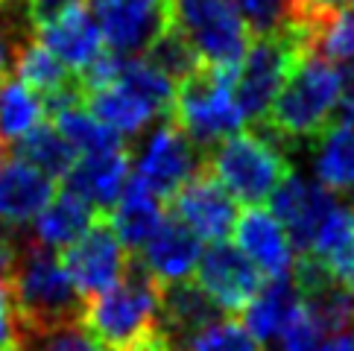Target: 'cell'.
Instances as JSON below:
<instances>
[{
  "label": "cell",
  "instance_id": "f35d334b",
  "mask_svg": "<svg viewBox=\"0 0 354 351\" xmlns=\"http://www.w3.org/2000/svg\"><path fill=\"white\" fill-rule=\"evenodd\" d=\"M141 351H176V348L167 343V336H164V334H158L156 340H153V343H147Z\"/></svg>",
  "mask_w": 354,
  "mask_h": 351
},
{
  "label": "cell",
  "instance_id": "6da1fadb",
  "mask_svg": "<svg viewBox=\"0 0 354 351\" xmlns=\"http://www.w3.org/2000/svg\"><path fill=\"white\" fill-rule=\"evenodd\" d=\"M6 284L18 334H44L68 325H82V293L73 287L59 255L32 240L27 229L18 231V252Z\"/></svg>",
  "mask_w": 354,
  "mask_h": 351
},
{
  "label": "cell",
  "instance_id": "2e32d148",
  "mask_svg": "<svg viewBox=\"0 0 354 351\" xmlns=\"http://www.w3.org/2000/svg\"><path fill=\"white\" fill-rule=\"evenodd\" d=\"M56 199V182L21 158H9L0 167V222L12 231H24Z\"/></svg>",
  "mask_w": 354,
  "mask_h": 351
},
{
  "label": "cell",
  "instance_id": "ffe728a7",
  "mask_svg": "<svg viewBox=\"0 0 354 351\" xmlns=\"http://www.w3.org/2000/svg\"><path fill=\"white\" fill-rule=\"evenodd\" d=\"M164 217H167L164 199L149 191V184L141 182L138 176H129L109 222L115 229L118 240L126 246V252H141L149 243V237L158 231Z\"/></svg>",
  "mask_w": 354,
  "mask_h": 351
},
{
  "label": "cell",
  "instance_id": "60d3db41",
  "mask_svg": "<svg viewBox=\"0 0 354 351\" xmlns=\"http://www.w3.org/2000/svg\"><path fill=\"white\" fill-rule=\"evenodd\" d=\"M346 111H348V117L354 120V91H351V97H348V103H346Z\"/></svg>",
  "mask_w": 354,
  "mask_h": 351
},
{
  "label": "cell",
  "instance_id": "d6986e66",
  "mask_svg": "<svg viewBox=\"0 0 354 351\" xmlns=\"http://www.w3.org/2000/svg\"><path fill=\"white\" fill-rule=\"evenodd\" d=\"M35 39L73 73H82L106 50L100 23L94 21L91 12H88V6L73 9L65 18H59L56 23L41 27L35 32Z\"/></svg>",
  "mask_w": 354,
  "mask_h": 351
},
{
  "label": "cell",
  "instance_id": "7c38bea8",
  "mask_svg": "<svg viewBox=\"0 0 354 351\" xmlns=\"http://www.w3.org/2000/svg\"><path fill=\"white\" fill-rule=\"evenodd\" d=\"M167 214L182 220L199 240L220 243L237 225V202L223 191L214 176L202 170L170 196Z\"/></svg>",
  "mask_w": 354,
  "mask_h": 351
},
{
  "label": "cell",
  "instance_id": "4316f807",
  "mask_svg": "<svg viewBox=\"0 0 354 351\" xmlns=\"http://www.w3.org/2000/svg\"><path fill=\"white\" fill-rule=\"evenodd\" d=\"M47 117L44 99L24 85L18 77H9L0 85V144H18Z\"/></svg>",
  "mask_w": 354,
  "mask_h": 351
},
{
  "label": "cell",
  "instance_id": "e0dca14e",
  "mask_svg": "<svg viewBox=\"0 0 354 351\" xmlns=\"http://www.w3.org/2000/svg\"><path fill=\"white\" fill-rule=\"evenodd\" d=\"M199 258H202V240L173 214L164 217L158 231L149 237V243L138 255V260L144 263L147 272L161 287L187 281L196 272Z\"/></svg>",
  "mask_w": 354,
  "mask_h": 351
},
{
  "label": "cell",
  "instance_id": "d590c367",
  "mask_svg": "<svg viewBox=\"0 0 354 351\" xmlns=\"http://www.w3.org/2000/svg\"><path fill=\"white\" fill-rule=\"evenodd\" d=\"M18 340V325H15V310H12V296L9 284L0 275V348H15Z\"/></svg>",
  "mask_w": 354,
  "mask_h": 351
},
{
  "label": "cell",
  "instance_id": "44dd1931",
  "mask_svg": "<svg viewBox=\"0 0 354 351\" xmlns=\"http://www.w3.org/2000/svg\"><path fill=\"white\" fill-rule=\"evenodd\" d=\"M301 255H310L334 284L354 293V208L337 205L316 231L310 249Z\"/></svg>",
  "mask_w": 354,
  "mask_h": 351
},
{
  "label": "cell",
  "instance_id": "8fae6325",
  "mask_svg": "<svg viewBox=\"0 0 354 351\" xmlns=\"http://www.w3.org/2000/svg\"><path fill=\"white\" fill-rule=\"evenodd\" d=\"M196 284L223 313H243L263 287V275L234 243L220 240L202 249Z\"/></svg>",
  "mask_w": 354,
  "mask_h": 351
},
{
  "label": "cell",
  "instance_id": "52a82bcc",
  "mask_svg": "<svg viewBox=\"0 0 354 351\" xmlns=\"http://www.w3.org/2000/svg\"><path fill=\"white\" fill-rule=\"evenodd\" d=\"M305 53L284 32L258 35L249 41L246 56L234 68V99L246 123H263L272 99L284 88L290 70Z\"/></svg>",
  "mask_w": 354,
  "mask_h": 351
},
{
  "label": "cell",
  "instance_id": "5b68a950",
  "mask_svg": "<svg viewBox=\"0 0 354 351\" xmlns=\"http://www.w3.org/2000/svg\"><path fill=\"white\" fill-rule=\"evenodd\" d=\"M170 117L202 153L243 132L246 117L234 99V68L217 70L202 65L194 77L179 82Z\"/></svg>",
  "mask_w": 354,
  "mask_h": 351
},
{
  "label": "cell",
  "instance_id": "7402d4cb",
  "mask_svg": "<svg viewBox=\"0 0 354 351\" xmlns=\"http://www.w3.org/2000/svg\"><path fill=\"white\" fill-rule=\"evenodd\" d=\"M313 173L331 193H354V120L348 115L334 117L316 137Z\"/></svg>",
  "mask_w": 354,
  "mask_h": 351
},
{
  "label": "cell",
  "instance_id": "9a60e30c",
  "mask_svg": "<svg viewBox=\"0 0 354 351\" xmlns=\"http://www.w3.org/2000/svg\"><path fill=\"white\" fill-rule=\"evenodd\" d=\"M234 237H237V249L261 269L263 278H284L293 269L296 260L293 240H290L287 229L278 222L272 211L261 205L246 208L237 217Z\"/></svg>",
  "mask_w": 354,
  "mask_h": 351
},
{
  "label": "cell",
  "instance_id": "603a6c76",
  "mask_svg": "<svg viewBox=\"0 0 354 351\" xmlns=\"http://www.w3.org/2000/svg\"><path fill=\"white\" fill-rule=\"evenodd\" d=\"M301 307V293L290 275L284 278H267L258 296L252 298L243 310L246 331L258 343H275L284 325L293 319V313Z\"/></svg>",
  "mask_w": 354,
  "mask_h": 351
},
{
  "label": "cell",
  "instance_id": "7a4b0ae2",
  "mask_svg": "<svg viewBox=\"0 0 354 351\" xmlns=\"http://www.w3.org/2000/svg\"><path fill=\"white\" fill-rule=\"evenodd\" d=\"M158 310L161 284L147 272L138 255H129L123 278L85 302L82 331L103 351H141L161 334Z\"/></svg>",
  "mask_w": 354,
  "mask_h": 351
},
{
  "label": "cell",
  "instance_id": "e575fe53",
  "mask_svg": "<svg viewBox=\"0 0 354 351\" xmlns=\"http://www.w3.org/2000/svg\"><path fill=\"white\" fill-rule=\"evenodd\" d=\"M24 6H27L32 30L39 32L41 27H50V23H56L59 18H65L68 12L85 6V0H24Z\"/></svg>",
  "mask_w": 354,
  "mask_h": 351
},
{
  "label": "cell",
  "instance_id": "d6a6232c",
  "mask_svg": "<svg viewBox=\"0 0 354 351\" xmlns=\"http://www.w3.org/2000/svg\"><path fill=\"white\" fill-rule=\"evenodd\" d=\"M12 351H103L91 336L82 331V325L44 331V334H18Z\"/></svg>",
  "mask_w": 354,
  "mask_h": 351
},
{
  "label": "cell",
  "instance_id": "836d02e7",
  "mask_svg": "<svg viewBox=\"0 0 354 351\" xmlns=\"http://www.w3.org/2000/svg\"><path fill=\"white\" fill-rule=\"evenodd\" d=\"M287 3L290 0H234V6L240 12V18L246 21L252 39L284 32Z\"/></svg>",
  "mask_w": 354,
  "mask_h": 351
},
{
  "label": "cell",
  "instance_id": "3957f363",
  "mask_svg": "<svg viewBox=\"0 0 354 351\" xmlns=\"http://www.w3.org/2000/svg\"><path fill=\"white\" fill-rule=\"evenodd\" d=\"M346 73L319 56H305L290 70L284 88L272 99L267 120L261 123L281 144L316 141L334 120L337 106L343 103Z\"/></svg>",
  "mask_w": 354,
  "mask_h": 351
},
{
  "label": "cell",
  "instance_id": "1f68e13d",
  "mask_svg": "<svg viewBox=\"0 0 354 351\" xmlns=\"http://www.w3.org/2000/svg\"><path fill=\"white\" fill-rule=\"evenodd\" d=\"M182 351H263V343L246 331L237 319H217L196 331Z\"/></svg>",
  "mask_w": 354,
  "mask_h": 351
},
{
  "label": "cell",
  "instance_id": "4dcf8cb0",
  "mask_svg": "<svg viewBox=\"0 0 354 351\" xmlns=\"http://www.w3.org/2000/svg\"><path fill=\"white\" fill-rule=\"evenodd\" d=\"M144 59L149 61V65H156L164 73V77L173 79L176 85L185 82L187 77H194V73L202 68V61L194 53V47L187 44L182 35L170 27V23H167V30H164L158 39L149 44Z\"/></svg>",
  "mask_w": 354,
  "mask_h": 351
},
{
  "label": "cell",
  "instance_id": "f1b7e54d",
  "mask_svg": "<svg viewBox=\"0 0 354 351\" xmlns=\"http://www.w3.org/2000/svg\"><path fill=\"white\" fill-rule=\"evenodd\" d=\"M50 123L68 137V144L77 149L80 155H91V153H109V149H123L126 141L109 129L106 123H100L85 106H73L65 108L59 115L50 117Z\"/></svg>",
  "mask_w": 354,
  "mask_h": 351
},
{
  "label": "cell",
  "instance_id": "83f0119b",
  "mask_svg": "<svg viewBox=\"0 0 354 351\" xmlns=\"http://www.w3.org/2000/svg\"><path fill=\"white\" fill-rule=\"evenodd\" d=\"M15 153L21 161H27V164H32L35 170L47 173L50 179H65V176L71 173V167L77 164L80 153L68 144V137L62 135L53 123H41V126H35L27 137H21V141L15 144Z\"/></svg>",
  "mask_w": 354,
  "mask_h": 351
},
{
  "label": "cell",
  "instance_id": "ab89813d",
  "mask_svg": "<svg viewBox=\"0 0 354 351\" xmlns=\"http://www.w3.org/2000/svg\"><path fill=\"white\" fill-rule=\"evenodd\" d=\"M313 3H319L325 9H354V0H313Z\"/></svg>",
  "mask_w": 354,
  "mask_h": 351
},
{
  "label": "cell",
  "instance_id": "cb8c5ba5",
  "mask_svg": "<svg viewBox=\"0 0 354 351\" xmlns=\"http://www.w3.org/2000/svg\"><path fill=\"white\" fill-rule=\"evenodd\" d=\"M97 211L91 205H85L80 196H73L71 191L56 193V199L50 202L39 217L32 220L30 234L32 240H39L47 249H68L71 243H77L80 237L97 222Z\"/></svg>",
  "mask_w": 354,
  "mask_h": 351
},
{
  "label": "cell",
  "instance_id": "ac0fdd59",
  "mask_svg": "<svg viewBox=\"0 0 354 351\" xmlns=\"http://www.w3.org/2000/svg\"><path fill=\"white\" fill-rule=\"evenodd\" d=\"M217 319H223V310L211 302L196 281H179V284L161 287L158 328L176 351H182L196 331H202L205 325Z\"/></svg>",
  "mask_w": 354,
  "mask_h": 351
},
{
  "label": "cell",
  "instance_id": "9c48e42d",
  "mask_svg": "<svg viewBox=\"0 0 354 351\" xmlns=\"http://www.w3.org/2000/svg\"><path fill=\"white\" fill-rule=\"evenodd\" d=\"M62 267L71 275L73 287L82 293V298H94L100 293L111 290L120 278L126 267H129V252L118 240L115 229L109 220H97L77 243L62 249Z\"/></svg>",
  "mask_w": 354,
  "mask_h": 351
},
{
  "label": "cell",
  "instance_id": "277c9868",
  "mask_svg": "<svg viewBox=\"0 0 354 351\" xmlns=\"http://www.w3.org/2000/svg\"><path fill=\"white\" fill-rule=\"evenodd\" d=\"M205 173L214 176L234 202L263 205L293 170L284 144L258 123V129L237 132L205 153Z\"/></svg>",
  "mask_w": 354,
  "mask_h": 351
},
{
  "label": "cell",
  "instance_id": "5bb4252c",
  "mask_svg": "<svg viewBox=\"0 0 354 351\" xmlns=\"http://www.w3.org/2000/svg\"><path fill=\"white\" fill-rule=\"evenodd\" d=\"M62 182H65V191L91 205L100 220H109L129 182V146L80 155Z\"/></svg>",
  "mask_w": 354,
  "mask_h": 351
},
{
  "label": "cell",
  "instance_id": "8d00e7d4",
  "mask_svg": "<svg viewBox=\"0 0 354 351\" xmlns=\"http://www.w3.org/2000/svg\"><path fill=\"white\" fill-rule=\"evenodd\" d=\"M15 252H18V231L6 229L3 222H0V275H9L12 263H15Z\"/></svg>",
  "mask_w": 354,
  "mask_h": 351
},
{
  "label": "cell",
  "instance_id": "484cf974",
  "mask_svg": "<svg viewBox=\"0 0 354 351\" xmlns=\"http://www.w3.org/2000/svg\"><path fill=\"white\" fill-rule=\"evenodd\" d=\"M85 108L91 111L100 123H106L109 129H115L123 141L126 137H138L149 123L158 120L156 111L149 108L144 99H138L132 91H126L120 82L85 91Z\"/></svg>",
  "mask_w": 354,
  "mask_h": 351
},
{
  "label": "cell",
  "instance_id": "d4e9b609",
  "mask_svg": "<svg viewBox=\"0 0 354 351\" xmlns=\"http://www.w3.org/2000/svg\"><path fill=\"white\" fill-rule=\"evenodd\" d=\"M305 56H319L354 77V9H319L305 35Z\"/></svg>",
  "mask_w": 354,
  "mask_h": 351
},
{
  "label": "cell",
  "instance_id": "30bf717a",
  "mask_svg": "<svg viewBox=\"0 0 354 351\" xmlns=\"http://www.w3.org/2000/svg\"><path fill=\"white\" fill-rule=\"evenodd\" d=\"M103 41L120 56H144L167 30L170 0H85Z\"/></svg>",
  "mask_w": 354,
  "mask_h": 351
},
{
  "label": "cell",
  "instance_id": "8992f818",
  "mask_svg": "<svg viewBox=\"0 0 354 351\" xmlns=\"http://www.w3.org/2000/svg\"><path fill=\"white\" fill-rule=\"evenodd\" d=\"M170 27L205 68L232 70L249 50V27L234 0H170Z\"/></svg>",
  "mask_w": 354,
  "mask_h": 351
},
{
  "label": "cell",
  "instance_id": "f546056e",
  "mask_svg": "<svg viewBox=\"0 0 354 351\" xmlns=\"http://www.w3.org/2000/svg\"><path fill=\"white\" fill-rule=\"evenodd\" d=\"M15 77L24 85H30L41 99L53 97L62 88H68L71 82H77V73L62 65L39 39H32L21 50V56L15 61Z\"/></svg>",
  "mask_w": 354,
  "mask_h": 351
},
{
  "label": "cell",
  "instance_id": "ba28073f",
  "mask_svg": "<svg viewBox=\"0 0 354 351\" xmlns=\"http://www.w3.org/2000/svg\"><path fill=\"white\" fill-rule=\"evenodd\" d=\"M202 170H205V153L176 126L173 117L144 137L135 161V176L147 182L149 191L164 202H170V196Z\"/></svg>",
  "mask_w": 354,
  "mask_h": 351
},
{
  "label": "cell",
  "instance_id": "4fadbf2b",
  "mask_svg": "<svg viewBox=\"0 0 354 351\" xmlns=\"http://www.w3.org/2000/svg\"><path fill=\"white\" fill-rule=\"evenodd\" d=\"M337 205H339V199L328 187H322L313 179H301L296 173H290L270 196L272 214L287 229L296 255L308 252L316 231L322 229V222L331 217V211Z\"/></svg>",
  "mask_w": 354,
  "mask_h": 351
},
{
  "label": "cell",
  "instance_id": "74e56055",
  "mask_svg": "<svg viewBox=\"0 0 354 351\" xmlns=\"http://www.w3.org/2000/svg\"><path fill=\"white\" fill-rule=\"evenodd\" d=\"M325 351H354V325H348L346 331H339L334 336H328Z\"/></svg>",
  "mask_w": 354,
  "mask_h": 351
}]
</instances>
